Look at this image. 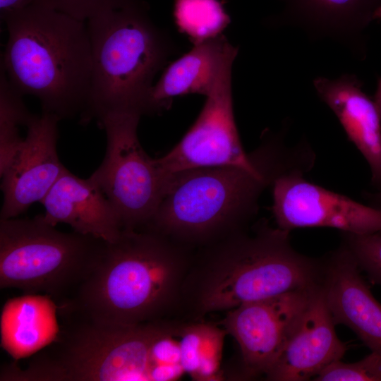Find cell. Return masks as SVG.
Here are the masks:
<instances>
[{
  "instance_id": "6da1fadb",
  "label": "cell",
  "mask_w": 381,
  "mask_h": 381,
  "mask_svg": "<svg viewBox=\"0 0 381 381\" xmlns=\"http://www.w3.org/2000/svg\"><path fill=\"white\" fill-rule=\"evenodd\" d=\"M255 169L217 166L189 169L167 176L162 199L143 229L162 234L191 249L207 246L246 229L262 193L280 175L305 171L301 145L288 147L280 135L260 145Z\"/></svg>"
},
{
  "instance_id": "ac0fdd59",
  "label": "cell",
  "mask_w": 381,
  "mask_h": 381,
  "mask_svg": "<svg viewBox=\"0 0 381 381\" xmlns=\"http://www.w3.org/2000/svg\"><path fill=\"white\" fill-rule=\"evenodd\" d=\"M286 16L314 35H327L354 50L381 0H284Z\"/></svg>"
},
{
  "instance_id": "cb8c5ba5",
  "label": "cell",
  "mask_w": 381,
  "mask_h": 381,
  "mask_svg": "<svg viewBox=\"0 0 381 381\" xmlns=\"http://www.w3.org/2000/svg\"><path fill=\"white\" fill-rule=\"evenodd\" d=\"M317 381H381V355L371 351L361 361L346 363L341 360L324 368Z\"/></svg>"
},
{
  "instance_id": "7c38bea8",
  "label": "cell",
  "mask_w": 381,
  "mask_h": 381,
  "mask_svg": "<svg viewBox=\"0 0 381 381\" xmlns=\"http://www.w3.org/2000/svg\"><path fill=\"white\" fill-rule=\"evenodd\" d=\"M56 116L42 112L26 126L27 135L7 169L1 175L3 204L0 219L16 217L41 202L66 168L56 151Z\"/></svg>"
},
{
  "instance_id": "30bf717a",
  "label": "cell",
  "mask_w": 381,
  "mask_h": 381,
  "mask_svg": "<svg viewBox=\"0 0 381 381\" xmlns=\"http://www.w3.org/2000/svg\"><path fill=\"white\" fill-rule=\"evenodd\" d=\"M318 284L226 311L222 324L239 346L242 378L265 377L296 329Z\"/></svg>"
},
{
  "instance_id": "2e32d148",
  "label": "cell",
  "mask_w": 381,
  "mask_h": 381,
  "mask_svg": "<svg viewBox=\"0 0 381 381\" xmlns=\"http://www.w3.org/2000/svg\"><path fill=\"white\" fill-rule=\"evenodd\" d=\"M313 85L368 163L373 185L381 188V116L374 99L351 74L335 79L318 77Z\"/></svg>"
},
{
  "instance_id": "4fadbf2b",
  "label": "cell",
  "mask_w": 381,
  "mask_h": 381,
  "mask_svg": "<svg viewBox=\"0 0 381 381\" xmlns=\"http://www.w3.org/2000/svg\"><path fill=\"white\" fill-rule=\"evenodd\" d=\"M335 325L320 282L266 380H307L341 360L346 346L337 336Z\"/></svg>"
},
{
  "instance_id": "f1b7e54d",
  "label": "cell",
  "mask_w": 381,
  "mask_h": 381,
  "mask_svg": "<svg viewBox=\"0 0 381 381\" xmlns=\"http://www.w3.org/2000/svg\"><path fill=\"white\" fill-rule=\"evenodd\" d=\"M373 198L375 201L377 202L381 203V191H380L378 193L373 195Z\"/></svg>"
},
{
  "instance_id": "603a6c76",
  "label": "cell",
  "mask_w": 381,
  "mask_h": 381,
  "mask_svg": "<svg viewBox=\"0 0 381 381\" xmlns=\"http://www.w3.org/2000/svg\"><path fill=\"white\" fill-rule=\"evenodd\" d=\"M343 246L349 251L360 270L381 285V232L357 234L344 233Z\"/></svg>"
},
{
  "instance_id": "277c9868",
  "label": "cell",
  "mask_w": 381,
  "mask_h": 381,
  "mask_svg": "<svg viewBox=\"0 0 381 381\" xmlns=\"http://www.w3.org/2000/svg\"><path fill=\"white\" fill-rule=\"evenodd\" d=\"M8 40L1 68L22 96L40 102L42 112L64 119L85 113L90 97L92 55L85 21L39 2L3 20Z\"/></svg>"
},
{
  "instance_id": "52a82bcc",
  "label": "cell",
  "mask_w": 381,
  "mask_h": 381,
  "mask_svg": "<svg viewBox=\"0 0 381 381\" xmlns=\"http://www.w3.org/2000/svg\"><path fill=\"white\" fill-rule=\"evenodd\" d=\"M106 243L90 235L60 231L42 214L0 219V286L43 293L57 307L87 278Z\"/></svg>"
},
{
  "instance_id": "9c48e42d",
  "label": "cell",
  "mask_w": 381,
  "mask_h": 381,
  "mask_svg": "<svg viewBox=\"0 0 381 381\" xmlns=\"http://www.w3.org/2000/svg\"><path fill=\"white\" fill-rule=\"evenodd\" d=\"M231 68H226L196 121L181 140L164 156L155 159L164 179L176 172L205 167L238 166L255 169L261 147L250 154L243 148L233 109Z\"/></svg>"
},
{
  "instance_id": "83f0119b",
  "label": "cell",
  "mask_w": 381,
  "mask_h": 381,
  "mask_svg": "<svg viewBox=\"0 0 381 381\" xmlns=\"http://www.w3.org/2000/svg\"><path fill=\"white\" fill-rule=\"evenodd\" d=\"M373 19L381 20V2H380V4L379 5L378 8H377V10L375 12Z\"/></svg>"
},
{
  "instance_id": "9a60e30c",
  "label": "cell",
  "mask_w": 381,
  "mask_h": 381,
  "mask_svg": "<svg viewBox=\"0 0 381 381\" xmlns=\"http://www.w3.org/2000/svg\"><path fill=\"white\" fill-rule=\"evenodd\" d=\"M40 202L44 219L53 226L65 223L107 242L116 241L122 231L113 205L90 176L81 179L66 169Z\"/></svg>"
},
{
  "instance_id": "484cf974",
  "label": "cell",
  "mask_w": 381,
  "mask_h": 381,
  "mask_svg": "<svg viewBox=\"0 0 381 381\" xmlns=\"http://www.w3.org/2000/svg\"><path fill=\"white\" fill-rule=\"evenodd\" d=\"M35 0H0L1 18L18 12L34 3Z\"/></svg>"
},
{
  "instance_id": "7402d4cb",
  "label": "cell",
  "mask_w": 381,
  "mask_h": 381,
  "mask_svg": "<svg viewBox=\"0 0 381 381\" xmlns=\"http://www.w3.org/2000/svg\"><path fill=\"white\" fill-rule=\"evenodd\" d=\"M0 76V174L9 167L23 139L18 127L27 126L34 114L23 102L22 95L9 83L1 68Z\"/></svg>"
},
{
  "instance_id": "3957f363",
  "label": "cell",
  "mask_w": 381,
  "mask_h": 381,
  "mask_svg": "<svg viewBox=\"0 0 381 381\" xmlns=\"http://www.w3.org/2000/svg\"><path fill=\"white\" fill-rule=\"evenodd\" d=\"M289 231L265 224L199 248L183 282L178 312L188 321L321 282L323 263L296 251Z\"/></svg>"
},
{
  "instance_id": "ffe728a7",
  "label": "cell",
  "mask_w": 381,
  "mask_h": 381,
  "mask_svg": "<svg viewBox=\"0 0 381 381\" xmlns=\"http://www.w3.org/2000/svg\"><path fill=\"white\" fill-rule=\"evenodd\" d=\"M226 332L202 321L182 322L179 329L181 358L185 373L194 380L225 378L221 362Z\"/></svg>"
},
{
  "instance_id": "e0dca14e",
  "label": "cell",
  "mask_w": 381,
  "mask_h": 381,
  "mask_svg": "<svg viewBox=\"0 0 381 381\" xmlns=\"http://www.w3.org/2000/svg\"><path fill=\"white\" fill-rule=\"evenodd\" d=\"M237 53L238 49L222 35L195 44L192 49L170 64L152 87L150 114L167 109L176 97L208 95L224 71L233 65Z\"/></svg>"
},
{
  "instance_id": "4316f807",
  "label": "cell",
  "mask_w": 381,
  "mask_h": 381,
  "mask_svg": "<svg viewBox=\"0 0 381 381\" xmlns=\"http://www.w3.org/2000/svg\"><path fill=\"white\" fill-rule=\"evenodd\" d=\"M374 102L381 116V77L377 81L376 91L374 96Z\"/></svg>"
},
{
  "instance_id": "5bb4252c",
  "label": "cell",
  "mask_w": 381,
  "mask_h": 381,
  "mask_svg": "<svg viewBox=\"0 0 381 381\" xmlns=\"http://www.w3.org/2000/svg\"><path fill=\"white\" fill-rule=\"evenodd\" d=\"M344 246L323 262L321 284L335 324L350 328L371 351L381 355V304Z\"/></svg>"
},
{
  "instance_id": "d6986e66",
  "label": "cell",
  "mask_w": 381,
  "mask_h": 381,
  "mask_svg": "<svg viewBox=\"0 0 381 381\" xmlns=\"http://www.w3.org/2000/svg\"><path fill=\"white\" fill-rule=\"evenodd\" d=\"M57 307L48 296L27 294L6 304L1 317L2 344L13 358L36 353L56 336Z\"/></svg>"
},
{
  "instance_id": "ba28073f",
  "label": "cell",
  "mask_w": 381,
  "mask_h": 381,
  "mask_svg": "<svg viewBox=\"0 0 381 381\" xmlns=\"http://www.w3.org/2000/svg\"><path fill=\"white\" fill-rule=\"evenodd\" d=\"M141 116L118 112L98 121L106 133L107 149L101 164L90 177L113 205L122 229H144L164 191L165 179L155 159L147 155L138 137Z\"/></svg>"
},
{
  "instance_id": "7a4b0ae2",
  "label": "cell",
  "mask_w": 381,
  "mask_h": 381,
  "mask_svg": "<svg viewBox=\"0 0 381 381\" xmlns=\"http://www.w3.org/2000/svg\"><path fill=\"white\" fill-rule=\"evenodd\" d=\"M192 250L151 230L122 229L57 311L61 318L109 324L169 319L179 310Z\"/></svg>"
},
{
  "instance_id": "5b68a950",
  "label": "cell",
  "mask_w": 381,
  "mask_h": 381,
  "mask_svg": "<svg viewBox=\"0 0 381 381\" xmlns=\"http://www.w3.org/2000/svg\"><path fill=\"white\" fill-rule=\"evenodd\" d=\"M170 322L62 318L56 337L25 368L12 365L8 377L13 381H164Z\"/></svg>"
},
{
  "instance_id": "8fae6325",
  "label": "cell",
  "mask_w": 381,
  "mask_h": 381,
  "mask_svg": "<svg viewBox=\"0 0 381 381\" xmlns=\"http://www.w3.org/2000/svg\"><path fill=\"white\" fill-rule=\"evenodd\" d=\"M305 172L294 171L279 176L272 184V212L277 227H331L344 233L381 232V209L308 182Z\"/></svg>"
},
{
  "instance_id": "d4e9b609",
  "label": "cell",
  "mask_w": 381,
  "mask_h": 381,
  "mask_svg": "<svg viewBox=\"0 0 381 381\" xmlns=\"http://www.w3.org/2000/svg\"><path fill=\"white\" fill-rule=\"evenodd\" d=\"M137 0H35L56 11L85 21L101 13L121 8Z\"/></svg>"
},
{
  "instance_id": "8992f818",
  "label": "cell",
  "mask_w": 381,
  "mask_h": 381,
  "mask_svg": "<svg viewBox=\"0 0 381 381\" xmlns=\"http://www.w3.org/2000/svg\"><path fill=\"white\" fill-rule=\"evenodd\" d=\"M92 78L82 123L118 112L150 115L149 94L171 46L137 0L87 20Z\"/></svg>"
},
{
  "instance_id": "44dd1931",
  "label": "cell",
  "mask_w": 381,
  "mask_h": 381,
  "mask_svg": "<svg viewBox=\"0 0 381 381\" xmlns=\"http://www.w3.org/2000/svg\"><path fill=\"white\" fill-rule=\"evenodd\" d=\"M174 17L194 44L221 35L230 21L219 0H175Z\"/></svg>"
}]
</instances>
